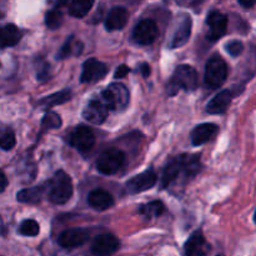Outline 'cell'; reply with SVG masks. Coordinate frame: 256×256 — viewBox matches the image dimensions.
Listing matches in <instances>:
<instances>
[{"label": "cell", "instance_id": "cell-1", "mask_svg": "<svg viewBox=\"0 0 256 256\" xmlns=\"http://www.w3.org/2000/svg\"><path fill=\"white\" fill-rule=\"evenodd\" d=\"M46 190L48 198L52 204L62 205L72 196V182L66 172L59 170L48 182Z\"/></svg>", "mask_w": 256, "mask_h": 256}, {"label": "cell", "instance_id": "cell-2", "mask_svg": "<svg viewBox=\"0 0 256 256\" xmlns=\"http://www.w3.org/2000/svg\"><path fill=\"white\" fill-rule=\"evenodd\" d=\"M199 85L198 72L190 65H179L172 74L169 82V94H176L178 90L182 89L185 92H194Z\"/></svg>", "mask_w": 256, "mask_h": 256}, {"label": "cell", "instance_id": "cell-3", "mask_svg": "<svg viewBox=\"0 0 256 256\" xmlns=\"http://www.w3.org/2000/svg\"><path fill=\"white\" fill-rule=\"evenodd\" d=\"M102 102L112 112L126 109L130 102L129 90L120 82H112L102 94Z\"/></svg>", "mask_w": 256, "mask_h": 256}, {"label": "cell", "instance_id": "cell-4", "mask_svg": "<svg viewBox=\"0 0 256 256\" xmlns=\"http://www.w3.org/2000/svg\"><path fill=\"white\" fill-rule=\"evenodd\" d=\"M228 78V65L222 58L214 56L208 62L205 68V85L209 89H219Z\"/></svg>", "mask_w": 256, "mask_h": 256}, {"label": "cell", "instance_id": "cell-5", "mask_svg": "<svg viewBox=\"0 0 256 256\" xmlns=\"http://www.w3.org/2000/svg\"><path fill=\"white\" fill-rule=\"evenodd\" d=\"M126 156L119 149H109L102 152L96 160V168L102 174L112 175L124 166Z\"/></svg>", "mask_w": 256, "mask_h": 256}, {"label": "cell", "instance_id": "cell-6", "mask_svg": "<svg viewBox=\"0 0 256 256\" xmlns=\"http://www.w3.org/2000/svg\"><path fill=\"white\" fill-rule=\"evenodd\" d=\"M120 242L114 234L105 232V234L98 235L92 242L90 252L95 256H112L119 250Z\"/></svg>", "mask_w": 256, "mask_h": 256}, {"label": "cell", "instance_id": "cell-7", "mask_svg": "<svg viewBox=\"0 0 256 256\" xmlns=\"http://www.w3.org/2000/svg\"><path fill=\"white\" fill-rule=\"evenodd\" d=\"M159 29L154 20L144 19L135 25L132 30V39L140 45H150L156 40Z\"/></svg>", "mask_w": 256, "mask_h": 256}, {"label": "cell", "instance_id": "cell-8", "mask_svg": "<svg viewBox=\"0 0 256 256\" xmlns=\"http://www.w3.org/2000/svg\"><path fill=\"white\" fill-rule=\"evenodd\" d=\"M69 142L72 148L79 150L80 152H88L95 145V135L92 129L85 125L75 128L74 132L70 134Z\"/></svg>", "mask_w": 256, "mask_h": 256}, {"label": "cell", "instance_id": "cell-9", "mask_svg": "<svg viewBox=\"0 0 256 256\" xmlns=\"http://www.w3.org/2000/svg\"><path fill=\"white\" fill-rule=\"evenodd\" d=\"M90 232L89 230L82 229V228H72L62 232L58 238V244L64 249H75L89 240Z\"/></svg>", "mask_w": 256, "mask_h": 256}, {"label": "cell", "instance_id": "cell-10", "mask_svg": "<svg viewBox=\"0 0 256 256\" xmlns=\"http://www.w3.org/2000/svg\"><path fill=\"white\" fill-rule=\"evenodd\" d=\"M109 69L104 62H99L98 59H88L82 65V76H80V82L82 84H88V82H96L102 80L105 75L108 74Z\"/></svg>", "mask_w": 256, "mask_h": 256}, {"label": "cell", "instance_id": "cell-11", "mask_svg": "<svg viewBox=\"0 0 256 256\" xmlns=\"http://www.w3.org/2000/svg\"><path fill=\"white\" fill-rule=\"evenodd\" d=\"M158 182V175L152 169L145 170L142 174L136 175L129 180L126 184V190L129 194H139V192H144L146 190L152 189Z\"/></svg>", "mask_w": 256, "mask_h": 256}, {"label": "cell", "instance_id": "cell-12", "mask_svg": "<svg viewBox=\"0 0 256 256\" xmlns=\"http://www.w3.org/2000/svg\"><path fill=\"white\" fill-rule=\"evenodd\" d=\"M212 246L205 239L202 230H196L190 235L184 245V252L186 256H206Z\"/></svg>", "mask_w": 256, "mask_h": 256}, {"label": "cell", "instance_id": "cell-13", "mask_svg": "<svg viewBox=\"0 0 256 256\" xmlns=\"http://www.w3.org/2000/svg\"><path fill=\"white\" fill-rule=\"evenodd\" d=\"M208 38L212 42H216L220 38L224 36L228 30V18L226 15L219 12H212L208 15Z\"/></svg>", "mask_w": 256, "mask_h": 256}, {"label": "cell", "instance_id": "cell-14", "mask_svg": "<svg viewBox=\"0 0 256 256\" xmlns=\"http://www.w3.org/2000/svg\"><path fill=\"white\" fill-rule=\"evenodd\" d=\"M108 114H109V108L104 102L99 100H92L82 110V118L95 125L102 124L106 120Z\"/></svg>", "mask_w": 256, "mask_h": 256}, {"label": "cell", "instance_id": "cell-15", "mask_svg": "<svg viewBox=\"0 0 256 256\" xmlns=\"http://www.w3.org/2000/svg\"><path fill=\"white\" fill-rule=\"evenodd\" d=\"M88 202L92 209L98 210V212H104L114 205V199L106 190L95 189L88 195Z\"/></svg>", "mask_w": 256, "mask_h": 256}, {"label": "cell", "instance_id": "cell-16", "mask_svg": "<svg viewBox=\"0 0 256 256\" xmlns=\"http://www.w3.org/2000/svg\"><path fill=\"white\" fill-rule=\"evenodd\" d=\"M128 19H129L128 10L122 6H115L108 14L106 20H105V28L109 32L120 30L126 25Z\"/></svg>", "mask_w": 256, "mask_h": 256}, {"label": "cell", "instance_id": "cell-17", "mask_svg": "<svg viewBox=\"0 0 256 256\" xmlns=\"http://www.w3.org/2000/svg\"><path fill=\"white\" fill-rule=\"evenodd\" d=\"M192 18L185 16L179 24V26H178L176 32L172 35V39L170 42L169 46L172 49H176V48H182V45L186 44L190 39V35H192Z\"/></svg>", "mask_w": 256, "mask_h": 256}, {"label": "cell", "instance_id": "cell-18", "mask_svg": "<svg viewBox=\"0 0 256 256\" xmlns=\"http://www.w3.org/2000/svg\"><path fill=\"white\" fill-rule=\"evenodd\" d=\"M218 125L210 124V122H205V124H200L198 126H195V129L192 132V142L195 146L198 145H202L205 142H210L212 138L216 135Z\"/></svg>", "mask_w": 256, "mask_h": 256}, {"label": "cell", "instance_id": "cell-19", "mask_svg": "<svg viewBox=\"0 0 256 256\" xmlns=\"http://www.w3.org/2000/svg\"><path fill=\"white\" fill-rule=\"evenodd\" d=\"M232 100V94L230 90H222L219 94L215 95L206 105V112L209 114H224L228 106Z\"/></svg>", "mask_w": 256, "mask_h": 256}, {"label": "cell", "instance_id": "cell-20", "mask_svg": "<svg viewBox=\"0 0 256 256\" xmlns=\"http://www.w3.org/2000/svg\"><path fill=\"white\" fill-rule=\"evenodd\" d=\"M182 172V156H178L176 159H172L169 164L165 166L164 172L162 175V189L169 186L172 182L179 178V175Z\"/></svg>", "mask_w": 256, "mask_h": 256}, {"label": "cell", "instance_id": "cell-21", "mask_svg": "<svg viewBox=\"0 0 256 256\" xmlns=\"http://www.w3.org/2000/svg\"><path fill=\"white\" fill-rule=\"evenodd\" d=\"M22 39V32L18 29L16 25L6 24L2 29V48L14 46Z\"/></svg>", "mask_w": 256, "mask_h": 256}, {"label": "cell", "instance_id": "cell-22", "mask_svg": "<svg viewBox=\"0 0 256 256\" xmlns=\"http://www.w3.org/2000/svg\"><path fill=\"white\" fill-rule=\"evenodd\" d=\"M46 188L44 186H35L30 189H24L18 192V202H24V204H38L42 202V195Z\"/></svg>", "mask_w": 256, "mask_h": 256}, {"label": "cell", "instance_id": "cell-23", "mask_svg": "<svg viewBox=\"0 0 256 256\" xmlns=\"http://www.w3.org/2000/svg\"><path fill=\"white\" fill-rule=\"evenodd\" d=\"M82 52V42L75 39L74 36H69L65 44L60 48L59 52L56 54V59H66L70 55H80Z\"/></svg>", "mask_w": 256, "mask_h": 256}, {"label": "cell", "instance_id": "cell-24", "mask_svg": "<svg viewBox=\"0 0 256 256\" xmlns=\"http://www.w3.org/2000/svg\"><path fill=\"white\" fill-rule=\"evenodd\" d=\"M182 174L186 178H194L202 169L200 159L198 155H182Z\"/></svg>", "mask_w": 256, "mask_h": 256}, {"label": "cell", "instance_id": "cell-25", "mask_svg": "<svg viewBox=\"0 0 256 256\" xmlns=\"http://www.w3.org/2000/svg\"><path fill=\"white\" fill-rule=\"evenodd\" d=\"M165 205L164 202L160 200H155V202H150L148 204L140 205L139 212L146 219H154V218H159L164 214Z\"/></svg>", "mask_w": 256, "mask_h": 256}, {"label": "cell", "instance_id": "cell-26", "mask_svg": "<svg viewBox=\"0 0 256 256\" xmlns=\"http://www.w3.org/2000/svg\"><path fill=\"white\" fill-rule=\"evenodd\" d=\"M70 98H72V92L70 89H64L62 92H58L55 94L49 95V96L44 98V99L40 102V106L42 108H52L55 105L64 104V102H69Z\"/></svg>", "mask_w": 256, "mask_h": 256}, {"label": "cell", "instance_id": "cell-27", "mask_svg": "<svg viewBox=\"0 0 256 256\" xmlns=\"http://www.w3.org/2000/svg\"><path fill=\"white\" fill-rule=\"evenodd\" d=\"M94 0H72L69 14L74 18H84L92 10Z\"/></svg>", "mask_w": 256, "mask_h": 256}, {"label": "cell", "instance_id": "cell-28", "mask_svg": "<svg viewBox=\"0 0 256 256\" xmlns=\"http://www.w3.org/2000/svg\"><path fill=\"white\" fill-rule=\"evenodd\" d=\"M40 226L35 220H24V222L20 224L19 226V234L22 235V236H29L34 238L39 235Z\"/></svg>", "mask_w": 256, "mask_h": 256}, {"label": "cell", "instance_id": "cell-29", "mask_svg": "<svg viewBox=\"0 0 256 256\" xmlns=\"http://www.w3.org/2000/svg\"><path fill=\"white\" fill-rule=\"evenodd\" d=\"M45 24L49 29L55 30L58 28H60V25L62 24V12H59L58 9L50 10L45 15Z\"/></svg>", "mask_w": 256, "mask_h": 256}, {"label": "cell", "instance_id": "cell-30", "mask_svg": "<svg viewBox=\"0 0 256 256\" xmlns=\"http://www.w3.org/2000/svg\"><path fill=\"white\" fill-rule=\"evenodd\" d=\"M62 118L56 114V112H48L44 118H42V128L44 130L48 129H58V128L62 126Z\"/></svg>", "mask_w": 256, "mask_h": 256}, {"label": "cell", "instance_id": "cell-31", "mask_svg": "<svg viewBox=\"0 0 256 256\" xmlns=\"http://www.w3.org/2000/svg\"><path fill=\"white\" fill-rule=\"evenodd\" d=\"M0 144H2V149L4 152L12 150L15 146L16 140H15V134L12 129H5L2 132V142H0Z\"/></svg>", "mask_w": 256, "mask_h": 256}, {"label": "cell", "instance_id": "cell-32", "mask_svg": "<svg viewBox=\"0 0 256 256\" xmlns=\"http://www.w3.org/2000/svg\"><path fill=\"white\" fill-rule=\"evenodd\" d=\"M225 49H226V52H229L232 56H239L242 52V50H244V45H242V42H239V40H232V42H228V44L225 45Z\"/></svg>", "mask_w": 256, "mask_h": 256}, {"label": "cell", "instance_id": "cell-33", "mask_svg": "<svg viewBox=\"0 0 256 256\" xmlns=\"http://www.w3.org/2000/svg\"><path fill=\"white\" fill-rule=\"evenodd\" d=\"M129 72H130V68L128 66V65L122 64V65H120V66H118L116 72H115V74H114V78L115 79H120V78L126 76Z\"/></svg>", "mask_w": 256, "mask_h": 256}, {"label": "cell", "instance_id": "cell-34", "mask_svg": "<svg viewBox=\"0 0 256 256\" xmlns=\"http://www.w3.org/2000/svg\"><path fill=\"white\" fill-rule=\"evenodd\" d=\"M139 72H142V75L144 78H148L150 75V66L146 64V62H142L139 66Z\"/></svg>", "mask_w": 256, "mask_h": 256}, {"label": "cell", "instance_id": "cell-35", "mask_svg": "<svg viewBox=\"0 0 256 256\" xmlns=\"http://www.w3.org/2000/svg\"><path fill=\"white\" fill-rule=\"evenodd\" d=\"M238 2H239V4L242 5V6L246 8V9L252 8L256 4V0H238Z\"/></svg>", "mask_w": 256, "mask_h": 256}, {"label": "cell", "instance_id": "cell-36", "mask_svg": "<svg viewBox=\"0 0 256 256\" xmlns=\"http://www.w3.org/2000/svg\"><path fill=\"white\" fill-rule=\"evenodd\" d=\"M66 2H68V0H54V5L56 9H59V8L66 5Z\"/></svg>", "mask_w": 256, "mask_h": 256}, {"label": "cell", "instance_id": "cell-37", "mask_svg": "<svg viewBox=\"0 0 256 256\" xmlns=\"http://www.w3.org/2000/svg\"><path fill=\"white\" fill-rule=\"evenodd\" d=\"M6 184H8V180H6V176H5L4 172H2V192H4L5 188H6Z\"/></svg>", "mask_w": 256, "mask_h": 256}, {"label": "cell", "instance_id": "cell-38", "mask_svg": "<svg viewBox=\"0 0 256 256\" xmlns=\"http://www.w3.org/2000/svg\"><path fill=\"white\" fill-rule=\"evenodd\" d=\"M254 222H255V224H256V210H255V214H254Z\"/></svg>", "mask_w": 256, "mask_h": 256}, {"label": "cell", "instance_id": "cell-39", "mask_svg": "<svg viewBox=\"0 0 256 256\" xmlns=\"http://www.w3.org/2000/svg\"><path fill=\"white\" fill-rule=\"evenodd\" d=\"M216 256H224V255H216Z\"/></svg>", "mask_w": 256, "mask_h": 256}]
</instances>
